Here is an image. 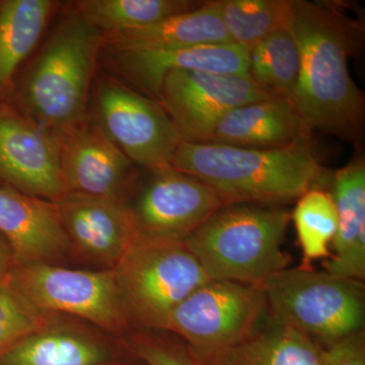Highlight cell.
I'll return each mask as SVG.
<instances>
[{
  "mask_svg": "<svg viewBox=\"0 0 365 365\" xmlns=\"http://www.w3.org/2000/svg\"><path fill=\"white\" fill-rule=\"evenodd\" d=\"M289 29L300 57L292 102L312 130L354 137L364 125V100L348 59L360 28L337 4L294 1Z\"/></svg>",
  "mask_w": 365,
  "mask_h": 365,
  "instance_id": "6da1fadb",
  "label": "cell"
},
{
  "mask_svg": "<svg viewBox=\"0 0 365 365\" xmlns=\"http://www.w3.org/2000/svg\"><path fill=\"white\" fill-rule=\"evenodd\" d=\"M170 168L208 185L227 205L288 202L322 175L309 140L265 150L181 141Z\"/></svg>",
  "mask_w": 365,
  "mask_h": 365,
  "instance_id": "7a4b0ae2",
  "label": "cell"
},
{
  "mask_svg": "<svg viewBox=\"0 0 365 365\" xmlns=\"http://www.w3.org/2000/svg\"><path fill=\"white\" fill-rule=\"evenodd\" d=\"M292 215L284 208L260 204L225 206L185 239L210 280L261 287L287 268L282 251Z\"/></svg>",
  "mask_w": 365,
  "mask_h": 365,
  "instance_id": "3957f363",
  "label": "cell"
},
{
  "mask_svg": "<svg viewBox=\"0 0 365 365\" xmlns=\"http://www.w3.org/2000/svg\"><path fill=\"white\" fill-rule=\"evenodd\" d=\"M129 327L163 331L170 313L210 281L184 242L143 234L112 269Z\"/></svg>",
  "mask_w": 365,
  "mask_h": 365,
  "instance_id": "277c9868",
  "label": "cell"
},
{
  "mask_svg": "<svg viewBox=\"0 0 365 365\" xmlns=\"http://www.w3.org/2000/svg\"><path fill=\"white\" fill-rule=\"evenodd\" d=\"M261 288L269 318L322 348L364 331L361 281L299 266L274 274Z\"/></svg>",
  "mask_w": 365,
  "mask_h": 365,
  "instance_id": "5b68a950",
  "label": "cell"
},
{
  "mask_svg": "<svg viewBox=\"0 0 365 365\" xmlns=\"http://www.w3.org/2000/svg\"><path fill=\"white\" fill-rule=\"evenodd\" d=\"M102 37L78 13L55 31L26 83V104L36 122L61 135L83 123Z\"/></svg>",
  "mask_w": 365,
  "mask_h": 365,
  "instance_id": "8992f818",
  "label": "cell"
},
{
  "mask_svg": "<svg viewBox=\"0 0 365 365\" xmlns=\"http://www.w3.org/2000/svg\"><path fill=\"white\" fill-rule=\"evenodd\" d=\"M267 317L261 287L210 280L170 313L163 331L180 336L198 361L249 339Z\"/></svg>",
  "mask_w": 365,
  "mask_h": 365,
  "instance_id": "52a82bcc",
  "label": "cell"
},
{
  "mask_svg": "<svg viewBox=\"0 0 365 365\" xmlns=\"http://www.w3.org/2000/svg\"><path fill=\"white\" fill-rule=\"evenodd\" d=\"M7 281L43 313L71 317L108 333L129 327L112 270L30 263L14 266Z\"/></svg>",
  "mask_w": 365,
  "mask_h": 365,
  "instance_id": "ba28073f",
  "label": "cell"
},
{
  "mask_svg": "<svg viewBox=\"0 0 365 365\" xmlns=\"http://www.w3.org/2000/svg\"><path fill=\"white\" fill-rule=\"evenodd\" d=\"M275 96L250 76L179 71L165 76L158 101L182 141L203 143L228 112Z\"/></svg>",
  "mask_w": 365,
  "mask_h": 365,
  "instance_id": "9c48e42d",
  "label": "cell"
},
{
  "mask_svg": "<svg viewBox=\"0 0 365 365\" xmlns=\"http://www.w3.org/2000/svg\"><path fill=\"white\" fill-rule=\"evenodd\" d=\"M97 105L101 128L132 163L153 172L170 168L182 140L160 103L106 81L98 86Z\"/></svg>",
  "mask_w": 365,
  "mask_h": 365,
  "instance_id": "30bf717a",
  "label": "cell"
},
{
  "mask_svg": "<svg viewBox=\"0 0 365 365\" xmlns=\"http://www.w3.org/2000/svg\"><path fill=\"white\" fill-rule=\"evenodd\" d=\"M61 151L59 133L0 110V180L4 185L54 202L66 193Z\"/></svg>",
  "mask_w": 365,
  "mask_h": 365,
  "instance_id": "8fae6325",
  "label": "cell"
},
{
  "mask_svg": "<svg viewBox=\"0 0 365 365\" xmlns=\"http://www.w3.org/2000/svg\"><path fill=\"white\" fill-rule=\"evenodd\" d=\"M54 204L71 249L104 270L116 266L138 232L123 200L66 192Z\"/></svg>",
  "mask_w": 365,
  "mask_h": 365,
  "instance_id": "7c38bea8",
  "label": "cell"
},
{
  "mask_svg": "<svg viewBox=\"0 0 365 365\" xmlns=\"http://www.w3.org/2000/svg\"><path fill=\"white\" fill-rule=\"evenodd\" d=\"M141 194L133 209L137 227L143 234L184 242L208 218L227 206L203 182L165 168Z\"/></svg>",
  "mask_w": 365,
  "mask_h": 365,
  "instance_id": "4fadbf2b",
  "label": "cell"
},
{
  "mask_svg": "<svg viewBox=\"0 0 365 365\" xmlns=\"http://www.w3.org/2000/svg\"><path fill=\"white\" fill-rule=\"evenodd\" d=\"M61 158L66 192L124 201L133 163L101 127L83 123L62 134Z\"/></svg>",
  "mask_w": 365,
  "mask_h": 365,
  "instance_id": "5bb4252c",
  "label": "cell"
},
{
  "mask_svg": "<svg viewBox=\"0 0 365 365\" xmlns=\"http://www.w3.org/2000/svg\"><path fill=\"white\" fill-rule=\"evenodd\" d=\"M0 235L13 251L16 265L56 264L71 251V242L54 202L0 187Z\"/></svg>",
  "mask_w": 365,
  "mask_h": 365,
  "instance_id": "9a60e30c",
  "label": "cell"
},
{
  "mask_svg": "<svg viewBox=\"0 0 365 365\" xmlns=\"http://www.w3.org/2000/svg\"><path fill=\"white\" fill-rule=\"evenodd\" d=\"M113 359L111 347L88 324L53 314L0 353V365H110Z\"/></svg>",
  "mask_w": 365,
  "mask_h": 365,
  "instance_id": "2e32d148",
  "label": "cell"
},
{
  "mask_svg": "<svg viewBox=\"0 0 365 365\" xmlns=\"http://www.w3.org/2000/svg\"><path fill=\"white\" fill-rule=\"evenodd\" d=\"M115 53L118 69L124 78L155 100L163 79L170 72L206 71L250 76L248 53L232 43Z\"/></svg>",
  "mask_w": 365,
  "mask_h": 365,
  "instance_id": "e0dca14e",
  "label": "cell"
},
{
  "mask_svg": "<svg viewBox=\"0 0 365 365\" xmlns=\"http://www.w3.org/2000/svg\"><path fill=\"white\" fill-rule=\"evenodd\" d=\"M311 132L294 103L275 96L228 112L209 143L265 150L309 140Z\"/></svg>",
  "mask_w": 365,
  "mask_h": 365,
  "instance_id": "ac0fdd59",
  "label": "cell"
},
{
  "mask_svg": "<svg viewBox=\"0 0 365 365\" xmlns=\"http://www.w3.org/2000/svg\"><path fill=\"white\" fill-rule=\"evenodd\" d=\"M332 197L338 230L332 242L334 255L324 262L326 272L365 280V163L354 160L336 172Z\"/></svg>",
  "mask_w": 365,
  "mask_h": 365,
  "instance_id": "d6986e66",
  "label": "cell"
},
{
  "mask_svg": "<svg viewBox=\"0 0 365 365\" xmlns=\"http://www.w3.org/2000/svg\"><path fill=\"white\" fill-rule=\"evenodd\" d=\"M103 36L116 51L169 50L230 43L218 1L207 2L153 25Z\"/></svg>",
  "mask_w": 365,
  "mask_h": 365,
  "instance_id": "ffe728a7",
  "label": "cell"
},
{
  "mask_svg": "<svg viewBox=\"0 0 365 365\" xmlns=\"http://www.w3.org/2000/svg\"><path fill=\"white\" fill-rule=\"evenodd\" d=\"M321 346L266 317L256 332L237 347L201 365H319Z\"/></svg>",
  "mask_w": 365,
  "mask_h": 365,
  "instance_id": "44dd1931",
  "label": "cell"
},
{
  "mask_svg": "<svg viewBox=\"0 0 365 365\" xmlns=\"http://www.w3.org/2000/svg\"><path fill=\"white\" fill-rule=\"evenodd\" d=\"M54 2L6 0L0 4V86H6L37 44Z\"/></svg>",
  "mask_w": 365,
  "mask_h": 365,
  "instance_id": "7402d4cb",
  "label": "cell"
},
{
  "mask_svg": "<svg viewBox=\"0 0 365 365\" xmlns=\"http://www.w3.org/2000/svg\"><path fill=\"white\" fill-rule=\"evenodd\" d=\"M228 41L247 53L268 36L290 25L294 0H220Z\"/></svg>",
  "mask_w": 365,
  "mask_h": 365,
  "instance_id": "603a6c76",
  "label": "cell"
},
{
  "mask_svg": "<svg viewBox=\"0 0 365 365\" xmlns=\"http://www.w3.org/2000/svg\"><path fill=\"white\" fill-rule=\"evenodd\" d=\"M188 0H83L78 14L100 32L134 30L198 7Z\"/></svg>",
  "mask_w": 365,
  "mask_h": 365,
  "instance_id": "cb8c5ba5",
  "label": "cell"
},
{
  "mask_svg": "<svg viewBox=\"0 0 365 365\" xmlns=\"http://www.w3.org/2000/svg\"><path fill=\"white\" fill-rule=\"evenodd\" d=\"M299 46L289 26L259 43L249 53V74L256 83L292 101L299 81Z\"/></svg>",
  "mask_w": 365,
  "mask_h": 365,
  "instance_id": "d4e9b609",
  "label": "cell"
},
{
  "mask_svg": "<svg viewBox=\"0 0 365 365\" xmlns=\"http://www.w3.org/2000/svg\"><path fill=\"white\" fill-rule=\"evenodd\" d=\"M292 218L304 256L302 266L311 267L312 262L329 258V245L338 230L337 209L331 192L307 190L299 197Z\"/></svg>",
  "mask_w": 365,
  "mask_h": 365,
  "instance_id": "484cf974",
  "label": "cell"
},
{
  "mask_svg": "<svg viewBox=\"0 0 365 365\" xmlns=\"http://www.w3.org/2000/svg\"><path fill=\"white\" fill-rule=\"evenodd\" d=\"M49 314L31 304L6 280L0 287V353L32 333Z\"/></svg>",
  "mask_w": 365,
  "mask_h": 365,
  "instance_id": "4316f807",
  "label": "cell"
},
{
  "mask_svg": "<svg viewBox=\"0 0 365 365\" xmlns=\"http://www.w3.org/2000/svg\"><path fill=\"white\" fill-rule=\"evenodd\" d=\"M129 347L145 365H201L186 345L155 334L137 333Z\"/></svg>",
  "mask_w": 365,
  "mask_h": 365,
  "instance_id": "83f0119b",
  "label": "cell"
},
{
  "mask_svg": "<svg viewBox=\"0 0 365 365\" xmlns=\"http://www.w3.org/2000/svg\"><path fill=\"white\" fill-rule=\"evenodd\" d=\"M319 365H365L364 331L322 348Z\"/></svg>",
  "mask_w": 365,
  "mask_h": 365,
  "instance_id": "f1b7e54d",
  "label": "cell"
},
{
  "mask_svg": "<svg viewBox=\"0 0 365 365\" xmlns=\"http://www.w3.org/2000/svg\"><path fill=\"white\" fill-rule=\"evenodd\" d=\"M16 262L13 251L6 240L0 235V287L6 282Z\"/></svg>",
  "mask_w": 365,
  "mask_h": 365,
  "instance_id": "f546056e",
  "label": "cell"
}]
</instances>
